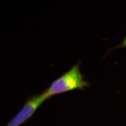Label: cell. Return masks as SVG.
Listing matches in <instances>:
<instances>
[{"mask_svg":"<svg viewBox=\"0 0 126 126\" xmlns=\"http://www.w3.org/2000/svg\"><path fill=\"white\" fill-rule=\"evenodd\" d=\"M88 83L84 79L79 64H76L67 72L53 81L43 92L47 99L52 96L75 90H84Z\"/></svg>","mask_w":126,"mask_h":126,"instance_id":"cell-1","label":"cell"},{"mask_svg":"<svg viewBox=\"0 0 126 126\" xmlns=\"http://www.w3.org/2000/svg\"><path fill=\"white\" fill-rule=\"evenodd\" d=\"M46 99H47L43 93L30 98L6 126L22 125L32 117Z\"/></svg>","mask_w":126,"mask_h":126,"instance_id":"cell-2","label":"cell"},{"mask_svg":"<svg viewBox=\"0 0 126 126\" xmlns=\"http://www.w3.org/2000/svg\"><path fill=\"white\" fill-rule=\"evenodd\" d=\"M126 48V36L123 39V41H122V43L120 44L119 45L116 46L113 49H120V48Z\"/></svg>","mask_w":126,"mask_h":126,"instance_id":"cell-3","label":"cell"}]
</instances>
